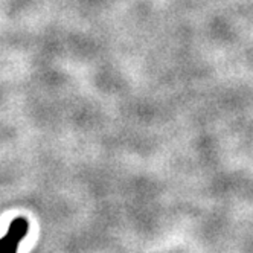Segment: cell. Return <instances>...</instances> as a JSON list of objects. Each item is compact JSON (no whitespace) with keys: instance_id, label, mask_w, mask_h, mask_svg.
<instances>
[{"instance_id":"cell-1","label":"cell","mask_w":253,"mask_h":253,"mask_svg":"<svg viewBox=\"0 0 253 253\" xmlns=\"http://www.w3.org/2000/svg\"><path fill=\"white\" fill-rule=\"evenodd\" d=\"M29 229L28 220H25L23 216H19L11 221L8 233L3 238H0V253H14L19 247L20 241L26 237Z\"/></svg>"}]
</instances>
